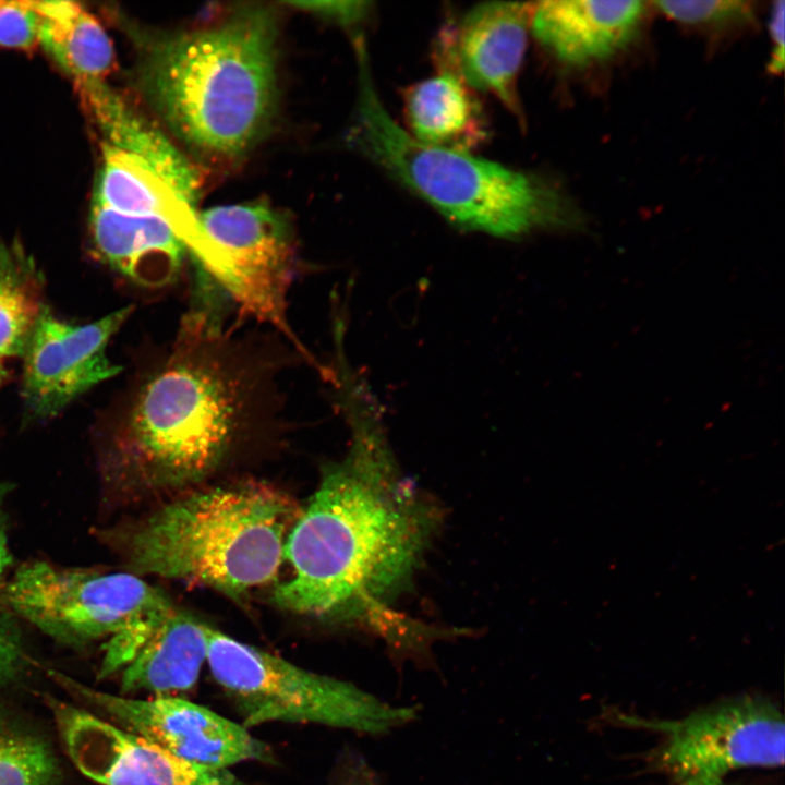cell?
Instances as JSON below:
<instances>
[{"label":"cell","instance_id":"obj_23","mask_svg":"<svg viewBox=\"0 0 785 785\" xmlns=\"http://www.w3.org/2000/svg\"><path fill=\"white\" fill-rule=\"evenodd\" d=\"M651 4L672 21L712 36L748 26L754 20L750 1H655Z\"/></svg>","mask_w":785,"mask_h":785},{"label":"cell","instance_id":"obj_28","mask_svg":"<svg viewBox=\"0 0 785 785\" xmlns=\"http://www.w3.org/2000/svg\"><path fill=\"white\" fill-rule=\"evenodd\" d=\"M12 564V556L9 547L5 524L0 511V578Z\"/></svg>","mask_w":785,"mask_h":785},{"label":"cell","instance_id":"obj_31","mask_svg":"<svg viewBox=\"0 0 785 785\" xmlns=\"http://www.w3.org/2000/svg\"><path fill=\"white\" fill-rule=\"evenodd\" d=\"M3 374H4V371H3V367H2V365H1V363H0V383H1L2 378H3Z\"/></svg>","mask_w":785,"mask_h":785},{"label":"cell","instance_id":"obj_4","mask_svg":"<svg viewBox=\"0 0 785 785\" xmlns=\"http://www.w3.org/2000/svg\"><path fill=\"white\" fill-rule=\"evenodd\" d=\"M357 102L348 130L351 147L470 231L515 238L536 229L577 227L580 213L556 184L495 161L418 142L383 105L365 39H353Z\"/></svg>","mask_w":785,"mask_h":785},{"label":"cell","instance_id":"obj_7","mask_svg":"<svg viewBox=\"0 0 785 785\" xmlns=\"http://www.w3.org/2000/svg\"><path fill=\"white\" fill-rule=\"evenodd\" d=\"M212 675L234 700L243 726L311 723L364 734L388 733L415 716L355 685L316 674L206 625Z\"/></svg>","mask_w":785,"mask_h":785},{"label":"cell","instance_id":"obj_15","mask_svg":"<svg viewBox=\"0 0 785 785\" xmlns=\"http://www.w3.org/2000/svg\"><path fill=\"white\" fill-rule=\"evenodd\" d=\"M106 144L143 160L191 213H197V168L155 122L136 111L105 81L75 83Z\"/></svg>","mask_w":785,"mask_h":785},{"label":"cell","instance_id":"obj_13","mask_svg":"<svg viewBox=\"0 0 785 785\" xmlns=\"http://www.w3.org/2000/svg\"><path fill=\"white\" fill-rule=\"evenodd\" d=\"M68 751L85 776L102 785H244L228 769L188 762L96 716L76 728Z\"/></svg>","mask_w":785,"mask_h":785},{"label":"cell","instance_id":"obj_27","mask_svg":"<svg viewBox=\"0 0 785 785\" xmlns=\"http://www.w3.org/2000/svg\"><path fill=\"white\" fill-rule=\"evenodd\" d=\"M784 12L785 3L783 0L773 3L769 22L772 49L768 64L769 72L773 74H778L784 68Z\"/></svg>","mask_w":785,"mask_h":785},{"label":"cell","instance_id":"obj_26","mask_svg":"<svg viewBox=\"0 0 785 785\" xmlns=\"http://www.w3.org/2000/svg\"><path fill=\"white\" fill-rule=\"evenodd\" d=\"M286 4L347 27L360 24L371 10L367 1H289Z\"/></svg>","mask_w":785,"mask_h":785},{"label":"cell","instance_id":"obj_17","mask_svg":"<svg viewBox=\"0 0 785 785\" xmlns=\"http://www.w3.org/2000/svg\"><path fill=\"white\" fill-rule=\"evenodd\" d=\"M409 134L418 142L469 152L487 138L485 116L472 89L451 72L420 81L404 90Z\"/></svg>","mask_w":785,"mask_h":785},{"label":"cell","instance_id":"obj_6","mask_svg":"<svg viewBox=\"0 0 785 785\" xmlns=\"http://www.w3.org/2000/svg\"><path fill=\"white\" fill-rule=\"evenodd\" d=\"M10 613L69 644L108 639L100 675L124 667L176 609L172 601L131 572L21 566L3 591Z\"/></svg>","mask_w":785,"mask_h":785},{"label":"cell","instance_id":"obj_24","mask_svg":"<svg viewBox=\"0 0 785 785\" xmlns=\"http://www.w3.org/2000/svg\"><path fill=\"white\" fill-rule=\"evenodd\" d=\"M39 14L35 1L0 0V46L31 49L38 43Z\"/></svg>","mask_w":785,"mask_h":785},{"label":"cell","instance_id":"obj_5","mask_svg":"<svg viewBox=\"0 0 785 785\" xmlns=\"http://www.w3.org/2000/svg\"><path fill=\"white\" fill-rule=\"evenodd\" d=\"M299 512L262 483L217 486L166 504L114 540L131 573L197 582L235 600L277 577Z\"/></svg>","mask_w":785,"mask_h":785},{"label":"cell","instance_id":"obj_22","mask_svg":"<svg viewBox=\"0 0 785 785\" xmlns=\"http://www.w3.org/2000/svg\"><path fill=\"white\" fill-rule=\"evenodd\" d=\"M50 748L34 735L0 724V785H55Z\"/></svg>","mask_w":785,"mask_h":785},{"label":"cell","instance_id":"obj_21","mask_svg":"<svg viewBox=\"0 0 785 785\" xmlns=\"http://www.w3.org/2000/svg\"><path fill=\"white\" fill-rule=\"evenodd\" d=\"M33 261L16 243H0V359L22 354L41 306Z\"/></svg>","mask_w":785,"mask_h":785},{"label":"cell","instance_id":"obj_30","mask_svg":"<svg viewBox=\"0 0 785 785\" xmlns=\"http://www.w3.org/2000/svg\"><path fill=\"white\" fill-rule=\"evenodd\" d=\"M347 785H372V784L366 783V782H363V781H354V782H351V783H349V784H347Z\"/></svg>","mask_w":785,"mask_h":785},{"label":"cell","instance_id":"obj_20","mask_svg":"<svg viewBox=\"0 0 785 785\" xmlns=\"http://www.w3.org/2000/svg\"><path fill=\"white\" fill-rule=\"evenodd\" d=\"M38 43L75 83L105 81L114 49L99 21L73 1H35Z\"/></svg>","mask_w":785,"mask_h":785},{"label":"cell","instance_id":"obj_10","mask_svg":"<svg viewBox=\"0 0 785 785\" xmlns=\"http://www.w3.org/2000/svg\"><path fill=\"white\" fill-rule=\"evenodd\" d=\"M59 679L131 733L188 762L228 769L243 761L269 758L268 747L246 727L194 702L167 696L124 698L63 676Z\"/></svg>","mask_w":785,"mask_h":785},{"label":"cell","instance_id":"obj_8","mask_svg":"<svg viewBox=\"0 0 785 785\" xmlns=\"http://www.w3.org/2000/svg\"><path fill=\"white\" fill-rule=\"evenodd\" d=\"M631 721L663 735L651 761L673 783L724 780L737 769L784 763L783 714L759 696L723 700L680 720Z\"/></svg>","mask_w":785,"mask_h":785},{"label":"cell","instance_id":"obj_9","mask_svg":"<svg viewBox=\"0 0 785 785\" xmlns=\"http://www.w3.org/2000/svg\"><path fill=\"white\" fill-rule=\"evenodd\" d=\"M198 231L226 258L227 292L246 314L307 350L287 319V297L295 268V239L289 219L266 201L218 205L197 212Z\"/></svg>","mask_w":785,"mask_h":785},{"label":"cell","instance_id":"obj_3","mask_svg":"<svg viewBox=\"0 0 785 785\" xmlns=\"http://www.w3.org/2000/svg\"><path fill=\"white\" fill-rule=\"evenodd\" d=\"M129 29L138 89L192 153L234 160L265 137L278 105L279 33L271 9L246 5L191 31Z\"/></svg>","mask_w":785,"mask_h":785},{"label":"cell","instance_id":"obj_2","mask_svg":"<svg viewBox=\"0 0 785 785\" xmlns=\"http://www.w3.org/2000/svg\"><path fill=\"white\" fill-rule=\"evenodd\" d=\"M224 313L191 305L143 384L108 463L124 488H176L208 475L257 410L263 373L227 339Z\"/></svg>","mask_w":785,"mask_h":785},{"label":"cell","instance_id":"obj_18","mask_svg":"<svg viewBox=\"0 0 785 785\" xmlns=\"http://www.w3.org/2000/svg\"><path fill=\"white\" fill-rule=\"evenodd\" d=\"M206 659V624L176 607L123 667L122 691H186L196 684Z\"/></svg>","mask_w":785,"mask_h":785},{"label":"cell","instance_id":"obj_16","mask_svg":"<svg viewBox=\"0 0 785 785\" xmlns=\"http://www.w3.org/2000/svg\"><path fill=\"white\" fill-rule=\"evenodd\" d=\"M89 226L100 258L141 286L173 282L189 254L176 227L157 216L128 215L92 204Z\"/></svg>","mask_w":785,"mask_h":785},{"label":"cell","instance_id":"obj_11","mask_svg":"<svg viewBox=\"0 0 785 785\" xmlns=\"http://www.w3.org/2000/svg\"><path fill=\"white\" fill-rule=\"evenodd\" d=\"M132 312L119 309L93 323L72 325L41 306L24 354L23 395L38 416L58 413L121 367L106 354L111 337Z\"/></svg>","mask_w":785,"mask_h":785},{"label":"cell","instance_id":"obj_12","mask_svg":"<svg viewBox=\"0 0 785 785\" xmlns=\"http://www.w3.org/2000/svg\"><path fill=\"white\" fill-rule=\"evenodd\" d=\"M534 3H479L439 35V70L457 75L471 89L495 96L523 119L517 81L531 29Z\"/></svg>","mask_w":785,"mask_h":785},{"label":"cell","instance_id":"obj_29","mask_svg":"<svg viewBox=\"0 0 785 785\" xmlns=\"http://www.w3.org/2000/svg\"><path fill=\"white\" fill-rule=\"evenodd\" d=\"M672 785H728L724 783V780H692L678 783H672Z\"/></svg>","mask_w":785,"mask_h":785},{"label":"cell","instance_id":"obj_1","mask_svg":"<svg viewBox=\"0 0 785 785\" xmlns=\"http://www.w3.org/2000/svg\"><path fill=\"white\" fill-rule=\"evenodd\" d=\"M354 443L324 471L282 550L293 575L271 602L312 616L373 611L410 576L427 539L431 516L392 472L375 431L351 414Z\"/></svg>","mask_w":785,"mask_h":785},{"label":"cell","instance_id":"obj_25","mask_svg":"<svg viewBox=\"0 0 785 785\" xmlns=\"http://www.w3.org/2000/svg\"><path fill=\"white\" fill-rule=\"evenodd\" d=\"M25 659L24 645L14 615L0 609V689L17 676Z\"/></svg>","mask_w":785,"mask_h":785},{"label":"cell","instance_id":"obj_14","mask_svg":"<svg viewBox=\"0 0 785 785\" xmlns=\"http://www.w3.org/2000/svg\"><path fill=\"white\" fill-rule=\"evenodd\" d=\"M651 3L640 0L535 2L531 31L559 62L588 68L625 51L641 33Z\"/></svg>","mask_w":785,"mask_h":785},{"label":"cell","instance_id":"obj_19","mask_svg":"<svg viewBox=\"0 0 785 785\" xmlns=\"http://www.w3.org/2000/svg\"><path fill=\"white\" fill-rule=\"evenodd\" d=\"M93 204L118 213L166 219L184 239L189 254L203 247L195 216L174 197L167 185L140 158L102 143Z\"/></svg>","mask_w":785,"mask_h":785}]
</instances>
